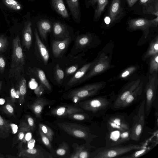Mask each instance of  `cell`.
Returning <instances> with one entry per match:
<instances>
[{
	"label": "cell",
	"instance_id": "obj_45",
	"mask_svg": "<svg viewBox=\"0 0 158 158\" xmlns=\"http://www.w3.org/2000/svg\"><path fill=\"white\" fill-rule=\"evenodd\" d=\"M2 111L6 114L12 115L14 114V109L12 105L9 103H7L2 108Z\"/></svg>",
	"mask_w": 158,
	"mask_h": 158
},
{
	"label": "cell",
	"instance_id": "obj_50",
	"mask_svg": "<svg viewBox=\"0 0 158 158\" xmlns=\"http://www.w3.org/2000/svg\"><path fill=\"white\" fill-rule=\"evenodd\" d=\"M16 90L13 87H12L10 90V96L11 100L13 103H14L16 101Z\"/></svg>",
	"mask_w": 158,
	"mask_h": 158
},
{
	"label": "cell",
	"instance_id": "obj_24",
	"mask_svg": "<svg viewBox=\"0 0 158 158\" xmlns=\"http://www.w3.org/2000/svg\"><path fill=\"white\" fill-rule=\"evenodd\" d=\"M40 35L42 39L46 40L47 34L52 30V25L50 22L46 19H41L37 23Z\"/></svg>",
	"mask_w": 158,
	"mask_h": 158
},
{
	"label": "cell",
	"instance_id": "obj_57",
	"mask_svg": "<svg viewBox=\"0 0 158 158\" xmlns=\"http://www.w3.org/2000/svg\"><path fill=\"white\" fill-rule=\"evenodd\" d=\"M2 85V81H0V89H1Z\"/></svg>",
	"mask_w": 158,
	"mask_h": 158
},
{
	"label": "cell",
	"instance_id": "obj_21",
	"mask_svg": "<svg viewBox=\"0 0 158 158\" xmlns=\"http://www.w3.org/2000/svg\"><path fill=\"white\" fill-rule=\"evenodd\" d=\"M116 131V136L111 132H109L111 135V141L109 146H106L121 145L130 139V129L123 131H119L118 136H117L118 130Z\"/></svg>",
	"mask_w": 158,
	"mask_h": 158
},
{
	"label": "cell",
	"instance_id": "obj_48",
	"mask_svg": "<svg viewBox=\"0 0 158 158\" xmlns=\"http://www.w3.org/2000/svg\"><path fill=\"white\" fill-rule=\"evenodd\" d=\"M78 67L77 64L73 65L67 68L66 71V74L67 75H69L74 73L77 71Z\"/></svg>",
	"mask_w": 158,
	"mask_h": 158
},
{
	"label": "cell",
	"instance_id": "obj_39",
	"mask_svg": "<svg viewBox=\"0 0 158 158\" xmlns=\"http://www.w3.org/2000/svg\"><path fill=\"white\" fill-rule=\"evenodd\" d=\"M39 129L48 138L51 142L53 139L54 134V131L48 126L40 123L39 124Z\"/></svg>",
	"mask_w": 158,
	"mask_h": 158
},
{
	"label": "cell",
	"instance_id": "obj_55",
	"mask_svg": "<svg viewBox=\"0 0 158 158\" xmlns=\"http://www.w3.org/2000/svg\"><path fill=\"white\" fill-rule=\"evenodd\" d=\"M16 98H18L19 99L20 94V92L19 89L17 90V91H16Z\"/></svg>",
	"mask_w": 158,
	"mask_h": 158
},
{
	"label": "cell",
	"instance_id": "obj_20",
	"mask_svg": "<svg viewBox=\"0 0 158 158\" xmlns=\"http://www.w3.org/2000/svg\"><path fill=\"white\" fill-rule=\"evenodd\" d=\"M70 37H68L63 40H54L52 43V50L55 57L59 56L65 51L70 41Z\"/></svg>",
	"mask_w": 158,
	"mask_h": 158
},
{
	"label": "cell",
	"instance_id": "obj_34",
	"mask_svg": "<svg viewBox=\"0 0 158 158\" xmlns=\"http://www.w3.org/2000/svg\"><path fill=\"white\" fill-rule=\"evenodd\" d=\"M10 129V124L0 115V137L4 138L7 136Z\"/></svg>",
	"mask_w": 158,
	"mask_h": 158
},
{
	"label": "cell",
	"instance_id": "obj_18",
	"mask_svg": "<svg viewBox=\"0 0 158 158\" xmlns=\"http://www.w3.org/2000/svg\"><path fill=\"white\" fill-rule=\"evenodd\" d=\"M143 85V82H141L138 86L124 101L119 109H124L128 107L139 100L142 93Z\"/></svg>",
	"mask_w": 158,
	"mask_h": 158
},
{
	"label": "cell",
	"instance_id": "obj_49",
	"mask_svg": "<svg viewBox=\"0 0 158 158\" xmlns=\"http://www.w3.org/2000/svg\"><path fill=\"white\" fill-rule=\"evenodd\" d=\"M6 66V62L4 58L0 56V73L1 74L4 73Z\"/></svg>",
	"mask_w": 158,
	"mask_h": 158
},
{
	"label": "cell",
	"instance_id": "obj_40",
	"mask_svg": "<svg viewBox=\"0 0 158 158\" xmlns=\"http://www.w3.org/2000/svg\"><path fill=\"white\" fill-rule=\"evenodd\" d=\"M54 76L56 82L59 84H61L64 79V74L63 71L58 64L55 68Z\"/></svg>",
	"mask_w": 158,
	"mask_h": 158
},
{
	"label": "cell",
	"instance_id": "obj_7",
	"mask_svg": "<svg viewBox=\"0 0 158 158\" xmlns=\"http://www.w3.org/2000/svg\"><path fill=\"white\" fill-rule=\"evenodd\" d=\"M158 85L157 73H154L149 76V81L147 83L144 89L146 95L145 117L147 119L148 117L156 99Z\"/></svg>",
	"mask_w": 158,
	"mask_h": 158
},
{
	"label": "cell",
	"instance_id": "obj_2",
	"mask_svg": "<svg viewBox=\"0 0 158 158\" xmlns=\"http://www.w3.org/2000/svg\"><path fill=\"white\" fill-rule=\"evenodd\" d=\"M146 143L140 144H130L102 147L91 152L90 158H118L130 152L146 146Z\"/></svg>",
	"mask_w": 158,
	"mask_h": 158
},
{
	"label": "cell",
	"instance_id": "obj_13",
	"mask_svg": "<svg viewBox=\"0 0 158 158\" xmlns=\"http://www.w3.org/2000/svg\"><path fill=\"white\" fill-rule=\"evenodd\" d=\"M83 112V110L74 105H64L53 108L48 113L58 117H65L72 114Z\"/></svg>",
	"mask_w": 158,
	"mask_h": 158
},
{
	"label": "cell",
	"instance_id": "obj_11",
	"mask_svg": "<svg viewBox=\"0 0 158 158\" xmlns=\"http://www.w3.org/2000/svg\"><path fill=\"white\" fill-rule=\"evenodd\" d=\"M141 82L140 79H138L131 81L124 86L117 94L111 109L114 110H119L124 101L138 86Z\"/></svg>",
	"mask_w": 158,
	"mask_h": 158
},
{
	"label": "cell",
	"instance_id": "obj_37",
	"mask_svg": "<svg viewBox=\"0 0 158 158\" xmlns=\"http://www.w3.org/2000/svg\"><path fill=\"white\" fill-rule=\"evenodd\" d=\"M158 54L150 57L149 62V72L151 74L154 73H158Z\"/></svg>",
	"mask_w": 158,
	"mask_h": 158
},
{
	"label": "cell",
	"instance_id": "obj_58",
	"mask_svg": "<svg viewBox=\"0 0 158 158\" xmlns=\"http://www.w3.org/2000/svg\"><path fill=\"white\" fill-rule=\"evenodd\" d=\"M4 157V156H3V155H2L0 153V158H2Z\"/></svg>",
	"mask_w": 158,
	"mask_h": 158
},
{
	"label": "cell",
	"instance_id": "obj_41",
	"mask_svg": "<svg viewBox=\"0 0 158 158\" xmlns=\"http://www.w3.org/2000/svg\"><path fill=\"white\" fill-rule=\"evenodd\" d=\"M137 69L136 66H132L126 68L118 76V79H122L127 78L134 72Z\"/></svg>",
	"mask_w": 158,
	"mask_h": 158
},
{
	"label": "cell",
	"instance_id": "obj_8",
	"mask_svg": "<svg viewBox=\"0 0 158 158\" xmlns=\"http://www.w3.org/2000/svg\"><path fill=\"white\" fill-rule=\"evenodd\" d=\"M102 118L109 132L114 130L123 131L130 129L129 123L121 113L106 114Z\"/></svg>",
	"mask_w": 158,
	"mask_h": 158
},
{
	"label": "cell",
	"instance_id": "obj_31",
	"mask_svg": "<svg viewBox=\"0 0 158 158\" xmlns=\"http://www.w3.org/2000/svg\"><path fill=\"white\" fill-rule=\"evenodd\" d=\"M92 40L91 36L89 34H83L78 36L75 43L77 49L84 48L89 45Z\"/></svg>",
	"mask_w": 158,
	"mask_h": 158
},
{
	"label": "cell",
	"instance_id": "obj_27",
	"mask_svg": "<svg viewBox=\"0 0 158 158\" xmlns=\"http://www.w3.org/2000/svg\"><path fill=\"white\" fill-rule=\"evenodd\" d=\"M53 31L54 35L57 37L65 38L69 36L66 26L59 22L54 23Z\"/></svg>",
	"mask_w": 158,
	"mask_h": 158
},
{
	"label": "cell",
	"instance_id": "obj_33",
	"mask_svg": "<svg viewBox=\"0 0 158 158\" xmlns=\"http://www.w3.org/2000/svg\"><path fill=\"white\" fill-rule=\"evenodd\" d=\"M158 54V37L157 36L151 42L144 58H147Z\"/></svg>",
	"mask_w": 158,
	"mask_h": 158
},
{
	"label": "cell",
	"instance_id": "obj_3",
	"mask_svg": "<svg viewBox=\"0 0 158 158\" xmlns=\"http://www.w3.org/2000/svg\"><path fill=\"white\" fill-rule=\"evenodd\" d=\"M25 63V55L22 48L19 35L13 39L12 52L11 55L9 77L19 79L24 72V66Z\"/></svg>",
	"mask_w": 158,
	"mask_h": 158
},
{
	"label": "cell",
	"instance_id": "obj_6",
	"mask_svg": "<svg viewBox=\"0 0 158 158\" xmlns=\"http://www.w3.org/2000/svg\"><path fill=\"white\" fill-rule=\"evenodd\" d=\"M136 114L134 116L133 123L130 128V139L139 141L143 130L145 118V100L140 103Z\"/></svg>",
	"mask_w": 158,
	"mask_h": 158
},
{
	"label": "cell",
	"instance_id": "obj_46",
	"mask_svg": "<svg viewBox=\"0 0 158 158\" xmlns=\"http://www.w3.org/2000/svg\"><path fill=\"white\" fill-rule=\"evenodd\" d=\"M44 89L43 86L40 84L34 89V92L38 97H40L43 94Z\"/></svg>",
	"mask_w": 158,
	"mask_h": 158
},
{
	"label": "cell",
	"instance_id": "obj_35",
	"mask_svg": "<svg viewBox=\"0 0 158 158\" xmlns=\"http://www.w3.org/2000/svg\"><path fill=\"white\" fill-rule=\"evenodd\" d=\"M150 148L147 147V146L139 149L133 152L131 154L126 156H120L118 158H137L141 157L147 153H148L151 149Z\"/></svg>",
	"mask_w": 158,
	"mask_h": 158
},
{
	"label": "cell",
	"instance_id": "obj_23",
	"mask_svg": "<svg viewBox=\"0 0 158 158\" xmlns=\"http://www.w3.org/2000/svg\"><path fill=\"white\" fill-rule=\"evenodd\" d=\"M32 36L31 23V22L28 21L24 26L22 33V40L23 45L27 50H29L31 46Z\"/></svg>",
	"mask_w": 158,
	"mask_h": 158
},
{
	"label": "cell",
	"instance_id": "obj_10",
	"mask_svg": "<svg viewBox=\"0 0 158 158\" xmlns=\"http://www.w3.org/2000/svg\"><path fill=\"white\" fill-rule=\"evenodd\" d=\"M158 16L152 19L141 18L131 19L128 21L129 28L131 30H140L143 31L147 37L150 27H156L158 24Z\"/></svg>",
	"mask_w": 158,
	"mask_h": 158
},
{
	"label": "cell",
	"instance_id": "obj_5",
	"mask_svg": "<svg viewBox=\"0 0 158 158\" xmlns=\"http://www.w3.org/2000/svg\"><path fill=\"white\" fill-rule=\"evenodd\" d=\"M59 127L69 135L85 140L90 143L93 140L99 136L93 134L88 127L76 123L67 122L58 123Z\"/></svg>",
	"mask_w": 158,
	"mask_h": 158
},
{
	"label": "cell",
	"instance_id": "obj_43",
	"mask_svg": "<svg viewBox=\"0 0 158 158\" xmlns=\"http://www.w3.org/2000/svg\"><path fill=\"white\" fill-rule=\"evenodd\" d=\"M39 132L43 143L51 152L53 149L51 144V142L48 137L39 129Z\"/></svg>",
	"mask_w": 158,
	"mask_h": 158
},
{
	"label": "cell",
	"instance_id": "obj_30",
	"mask_svg": "<svg viewBox=\"0 0 158 158\" xmlns=\"http://www.w3.org/2000/svg\"><path fill=\"white\" fill-rule=\"evenodd\" d=\"M69 147L66 142H63L60 144L58 148L53 150L51 154L55 157H65L69 152Z\"/></svg>",
	"mask_w": 158,
	"mask_h": 158
},
{
	"label": "cell",
	"instance_id": "obj_36",
	"mask_svg": "<svg viewBox=\"0 0 158 158\" xmlns=\"http://www.w3.org/2000/svg\"><path fill=\"white\" fill-rule=\"evenodd\" d=\"M31 131L27 123L23 121H21L18 132V140L21 141L23 139L26 133Z\"/></svg>",
	"mask_w": 158,
	"mask_h": 158
},
{
	"label": "cell",
	"instance_id": "obj_1",
	"mask_svg": "<svg viewBox=\"0 0 158 158\" xmlns=\"http://www.w3.org/2000/svg\"><path fill=\"white\" fill-rule=\"evenodd\" d=\"M116 96L117 94L113 92L108 95L79 102L74 105L84 110L92 112L97 117L102 118L107 111L111 108Z\"/></svg>",
	"mask_w": 158,
	"mask_h": 158
},
{
	"label": "cell",
	"instance_id": "obj_28",
	"mask_svg": "<svg viewBox=\"0 0 158 158\" xmlns=\"http://www.w3.org/2000/svg\"><path fill=\"white\" fill-rule=\"evenodd\" d=\"M52 6L56 12L63 17L67 18L69 14L63 0H51Z\"/></svg>",
	"mask_w": 158,
	"mask_h": 158
},
{
	"label": "cell",
	"instance_id": "obj_14",
	"mask_svg": "<svg viewBox=\"0 0 158 158\" xmlns=\"http://www.w3.org/2000/svg\"><path fill=\"white\" fill-rule=\"evenodd\" d=\"M73 152L69 158H90L91 150L92 149L95 148L96 147L91 145L89 143H86L81 145L77 143L73 145Z\"/></svg>",
	"mask_w": 158,
	"mask_h": 158
},
{
	"label": "cell",
	"instance_id": "obj_53",
	"mask_svg": "<svg viewBox=\"0 0 158 158\" xmlns=\"http://www.w3.org/2000/svg\"><path fill=\"white\" fill-rule=\"evenodd\" d=\"M128 5L130 7L132 6L137 2V0H126Z\"/></svg>",
	"mask_w": 158,
	"mask_h": 158
},
{
	"label": "cell",
	"instance_id": "obj_26",
	"mask_svg": "<svg viewBox=\"0 0 158 158\" xmlns=\"http://www.w3.org/2000/svg\"><path fill=\"white\" fill-rule=\"evenodd\" d=\"M72 17L75 22H78L80 11L78 0H66Z\"/></svg>",
	"mask_w": 158,
	"mask_h": 158
},
{
	"label": "cell",
	"instance_id": "obj_15",
	"mask_svg": "<svg viewBox=\"0 0 158 158\" xmlns=\"http://www.w3.org/2000/svg\"><path fill=\"white\" fill-rule=\"evenodd\" d=\"M96 60V59L84 64L78 69L68 82L66 89H68L77 85L80 80L94 65Z\"/></svg>",
	"mask_w": 158,
	"mask_h": 158
},
{
	"label": "cell",
	"instance_id": "obj_17",
	"mask_svg": "<svg viewBox=\"0 0 158 158\" xmlns=\"http://www.w3.org/2000/svg\"><path fill=\"white\" fill-rule=\"evenodd\" d=\"M53 100L40 97L28 106L32 110L36 117L41 119L42 113L44 107L46 106L53 104Z\"/></svg>",
	"mask_w": 158,
	"mask_h": 158
},
{
	"label": "cell",
	"instance_id": "obj_22",
	"mask_svg": "<svg viewBox=\"0 0 158 158\" xmlns=\"http://www.w3.org/2000/svg\"><path fill=\"white\" fill-rule=\"evenodd\" d=\"M139 2L144 13L158 16V0H140Z\"/></svg>",
	"mask_w": 158,
	"mask_h": 158
},
{
	"label": "cell",
	"instance_id": "obj_38",
	"mask_svg": "<svg viewBox=\"0 0 158 158\" xmlns=\"http://www.w3.org/2000/svg\"><path fill=\"white\" fill-rule=\"evenodd\" d=\"M4 5L10 9L15 10H19L22 9L21 5L16 0H3Z\"/></svg>",
	"mask_w": 158,
	"mask_h": 158
},
{
	"label": "cell",
	"instance_id": "obj_4",
	"mask_svg": "<svg viewBox=\"0 0 158 158\" xmlns=\"http://www.w3.org/2000/svg\"><path fill=\"white\" fill-rule=\"evenodd\" d=\"M106 83L101 81L85 85L69 91L64 98L76 103L88 98L99 94L100 91L106 86Z\"/></svg>",
	"mask_w": 158,
	"mask_h": 158
},
{
	"label": "cell",
	"instance_id": "obj_12",
	"mask_svg": "<svg viewBox=\"0 0 158 158\" xmlns=\"http://www.w3.org/2000/svg\"><path fill=\"white\" fill-rule=\"evenodd\" d=\"M18 156L23 158H54L51 153L38 145L32 148H22Z\"/></svg>",
	"mask_w": 158,
	"mask_h": 158
},
{
	"label": "cell",
	"instance_id": "obj_51",
	"mask_svg": "<svg viewBox=\"0 0 158 158\" xmlns=\"http://www.w3.org/2000/svg\"><path fill=\"white\" fill-rule=\"evenodd\" d=\"M35 140L32 138L27 142V147L28 148H32L35 147Z\"/></svg>",
	"mask_w": 158,
	"mask_h": 158
},
{
	"label": "cell",
	"instance_id": "obj_16",
	"mask_svg": "<svg viewBox=\"0 0 158 158\" xmlns=\"http://www.w3.org/2000/svg\"><path fill=\"white\" fill-rule=\"evenodd\" d=\"M124 12L120 0H113L110 7L108 16L110 18V24L116 22L123 15Z\"/></svg>",
	"mask_w": 158,
	"mask_h": 158
},
{
	"label": "cell",
	"instance_id": "obj_52",
	"mask_svg": "<svg viewBox=\"0 0 158 158\" xmlns=\"http://www.w3.org/2000/svg\"><path fill=\"white\" fill-rule=\"evenodd\" d=\"M10 128L13 134H15L18 131V127L17 125L13 123L10 124Z\"/></svg>",
	"mask_w": 158,
	"mask_h": 158
},
{
	"label": "cell",
	"instance_id": "obj_54",
	"mask_svg": "<svg viewBox=\"0 0 158 158\" xmlns=\"http://www.w3.org/2000/svg\"><path fill=\"white\" fill-rule=\"evenodd\" d=\"M104 22L107 25H109L110 23V18L108 16H106L104 18Z\"/></svg>",
	"mask_w": 158,
	"mask_h": 158
},
{
	"label": "cell",
	"instance_id": "obj_47",
	"mask_svg": "<svg viewBox=\"0 0 158 158\" xmlns=\"http://www.w3.org/2000/svg\"><path fill=\"white\" fill-rule=\"evenodd\" d=\"M26 117L27 124L30 127L31 131H33L35 128V126L34 120L33 118L29 115H27Z\"/></svg>",
	"mask_w": 158,
	"mask_h": 158
},
{
	"label": "cell",
	"instance_id": "obj_9",
	"mask_svg": "<svg viewBox=\"0 0 158 158\" xmlns=\"http://www.w3.org/2000/svg\"><path fill=\"white\" fill-rule=\"evenodd\" d=\"M96 59L95 63L80 80L78 84L83 83L94 76L103 73L110 68V60L104 53L101 54Z\"/></svg>",
	"mask_w": 158,
	"mask_h": 158
},
{
	"label": "cell",
	"instance_id": "obj_25",
	"mask_svg": "<svg viewBox=\"0 0 158 158\" xmlns=\"http://www.w3.org/2000/svg\"><path fill=\"white\" fill-rule=\"evenodd\" d=\"M88 2L92 5H96L94 20L95 21H97L108 4V0H88Z\"/></svg>",
	"mask_w": 158,
	"mask_h": 158
},
{
	"label": "cell",
	"instance_id": "obj_44",
	"mask_svg": "<svg viewBox=\"0 0 158 158\" xmlns=\"http://www.w3.org/2000/svg\"><path fill=\"white\" fill-rule=\"evenodd\" d=\"M7 38L4 35H0V52H4L7 49L8 46Z\"/></svg>",
	"mask_w": 158,
	"mask_h": 158
},
{
	"label": "cell",
	"instance_id": "obj_29",
	"mask_svg": "<svg viewBox=\"0 0 158 158\" xmlns=\"http://www.w3.org/2000/svg\"><path fill=\"white\" fill-rule=\"evenodd\" d=\"M33 71L41 84L44 89L51 91L52 90L51 86L47 80L44 71L37 68H34Z\"/></svg>",
	"mask_w": 158,
	"mask_h": 158
},
{
	"label": "cell",
	"instance_id": "obj_32",
	"mask_svg": "<svg viewBox=\"0 0 158 158\" xmlns=\"http://www.w3.org/2000/svg\"><path fill=\"white\" fill-rule=\"evenodd\" d=\"M19 89L20 96L19 99L20 105H23L24 102L25 97L27 92L26 81L25 79L22 77L19 81Z\"/></svg>",
	"mask_w": 158,
	"mask_h": 158
},
{
	"label": "cell",
	"instance_id": "obj_42",
	"mask_svg": "<svg viewBox=\"0 0 158 158\" xmlns=\"http://www.w3.org/2000/svg\"><path fill=\"white\" fill-rule=\"evenodd\" d=\"M69 118L78 121H84L89 118V115L86 114L74 113L69 114L67 117Z\"/></svg>",
	"mask_w": 158,
	"mask_h": 158
},
{
	"label": "cell",
	"instance_id": "obj_56",
	"mask_svg": "<svg viewBox=\"0 0 158 158\" xmlns=\"http://www.w3.org/2000/svg\"><path fill=\"white\" fill-rule=\"evenodd\" d=\"M5 100L3 98H0V105H2L5 103Z\"/></svg>",
	"mask_w": 158,
	"mask_h": 158
},
{
	"label": "cell",
	"instance_id": "obj_19",
	"mask_svg": "<svg viewBox=\"0 0 158 158\" xmlns=\"http://www.w3.org/2000/svg\"><path fill=\"white\" fill-rule=\"evenodd\" d=\"M34 34L35 40V44L38 51L41 59L44 63L46 64L49 58L48 51L41 40L37 30L35 28V30Z\"/></svg>",
	"mask_w": 158,
	"mask_h": 158
}]
</instances>
